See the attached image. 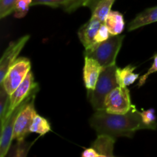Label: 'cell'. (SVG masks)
I'll list each match as a JSON object with an SVG mask.
<instances>
[{
	"label": "cell",
	"instance_id": "obj_13",
	"mask_svg": "<svg viewBox=\"0 0 157 157\" xmlns=\"http://www.w3.org/2000/svg\"><path fill=\"white\" fill-rule=\"evenodd\" d=\"M116 140L107 134H98L97 139L92 143L93 147L100 155V157H113V148Z\"/></svg>",
	"mask_w": 157,
	"mask_h": 157
},
{
	"label": "cell",
	"instance_id": "obj_23",
	"mask_svg": "<svg viewBox=\"0 0 157 157\" xmlns=\"http://www.w3.org/2000/svg\"><path fill=\"white\" fill-rule=\"evenodd\" d=\"M17 0H0V18H3L15 10Z\"/></svg>",
	"mask_w": 157,
	"mask_h": 157
},
{
	"label": "cell",
	"instance_id": "obj_1",
	"mask_svg": "<svg viewBox=\"0 0 157 157\" xmlns=\"http://www.w3.org/2000/svg\"><path fill=\"white\" fill-rule=\"evenodd\" d=\"M89 122L98 134H107L113 137L132 138L137 130L147 129L135 106L130 111L124 114L110 113L105 110H97Z\"/></svg>",
	"mask_w": 157,
	"mask_h": 157
},
{
	"label": "cell",
	"instance_id": "obj_12",
	"mask_svg": "<svg viewBox=\"0 0 157 157\" xmlns=\"http://www.w3.org/2000/svg\"><path fill=\"white\" fill-rule=\"evenodd\" d=\"M93 0H32V6L43 5L52 8H61L67 12L75 11L81 6H87Z\"/></svg>",
	"mask_w": 157,
	"mask_h": 157
},
{
	"label": "cell",
	"instance_id": "obj_6",
	"mask_svg": "<svg viewBox=\"0 0 157 157\" xmlns=\"http://www.w3.org/2000/svg\"><path fill=\"white\" fill-rule=\"evenodd\" d=\"M35 95L28 100L20 110L15 121L13 132V140L17 141L25 140L26 136L31 133L30 127L34 117L36 116V110L35 108Z\"/></svg>",
	"mask_w": 157,
	"mask_h": 157
},
{
	"label": "cell",
	"instance_id": "obj_25",
	"mask_svg": "<svg viewBox=\"0 0 157 157\" xmlns=\"http://www.w3.org/2000/svg\"><path fill=\"white\" fill-rule=\"evenodd\" d=\"M110 36L111 35H110L108 29L106 26V25L104 23H102L101 28L99 29L96 36H95V41H96V43L102 42V41L108 39Z\"/></svg>",
	"mask_w": 157,
	"mask_h": 157
},
{
	"label": "cell",
	"instance_id": "obj_9",
	"mask_svg": "<svg viewBox=\"0 0 157 157\" xmlns=\"http://www.w3.org/2000/svg\"><path fill=\"white\" fill-rule=\"evenodd\" d=\"M35 96V95H34ZM33 97V96H32ZM29 98V99H30ZM28 99V100H29ZM27 100V101H28ZM27 101L21 104L19 107H17L12 113V114L6 118L2 123H1L2 130H1V138H0V156L4 157L8 154L12 146V142L13 140V132L15 127L16 117L19 113L20 110L22 107L23 104Z\"/></svg>",
	"mask_w": 157,
	"mask_h": 157
},
{
	"label": "cell",
	"instance_id": "obj_7",
	"mask_svg": "<svg viewBox=\"0 0 157 157\" xmlns=\"http://www.w3.org/2000/svg\"><path fill=\"white\" fill-rule=\"evenodd\" d=\"M38 89L39 88H38V83L35 81L33 73L30 71V72L26 76L25 79L10 95V103H9V107L5 120L9 117L12 114V112L17 107H19L22 103H24L34 95H36Z\"/></svg>",
	"mask_w": 157,
	"mask_h": 157
},
{
	"label": "cell",
	"instance_id": "obj_18",
	"mask_svg": "<svg viewBox=\"0 0 157 157\" xmlns=\"http://www.w3.org/2000/svg\"><path fill=\"white\" fill-rule=\"evenodd\" d=\"M51 130V124L47 119L38 114L34 117L30 127L31 133H38L40 136H44Z\"/></svg>",
	"mask_w": 157,
	"mask_h": 157
},
{
	"label": "cell",
	"instance_id": "obj_5",
	"mask_svg": "<svg viewBox=\"0 0 157 157\" xmlns=\"http://www.w3.org/2000/svg\"><path fill=\"white\" fill-rule=\"evenodd\" d=\"M31 61L27 58H18L8 71L2 82L5 89L9 95L25 79L31 71Z\"/></svg>",
	"mask_w": 157,
	"mask_h": 157
},
{
	"label": "cell",
	"instance_id": "obj_26",
	"mask_svg": "<svg viewBox=\"0 0 157 157\" xmlns=\"http://www.w3.org/2000/svg\"><path fill=\"white\" fill-rule=\"evenodd\" d=\"M81 156L83 157H100V155L98 154V152L93 148V147H90V148L85 149L81 153Z\"/></svg>",
	"mask_w": 157,
	"mask_h": 157
},
{
	"label": "cell",
	"instance_id": "obj_10",
	"mask_svg": "<svg viewBox=\"0 0 157 157\" xmlns=\"http://www.w3.org/2000/svg\"><path fill=\"white\" fill-rule=\"evenodd\" d=\"M103 67L94 58L84 56V65L83 68V80L87 91H91L96 87Z\"/></svg>",
	"mask_w": 157,
	"mask_h": 157
},
{
	"label": "cell",
	"instance_id": "obj_4",
	"mask_svg": "<svg viewBox=\"0 0 157 157\" xmlns=\"http://www.w3.org/2000/svg\"><path fill=\"white\" fill-rule=\"evenodd\" d=\"M133 107L130 90L127 87H117L107 95L104 101V110L110 113L124 114L130 111Z\"/></svg>",
	"mask_w": 157,
	"mask_h": 157
},
{
	"label": "cell",
	"instance_id": "obj_24",
	"mask_svg": "<svg viewBox=\"0 0 157 157\" xmlns=\"http://www.w3.org/2000/svg\"><path fill=\"white\" fill-rule=\"evenodd\" d=\"M157 72V53L154 55L153 57V62L152 64V66L150 67L147 72L146 74H144L143 76H141L140 78H139V83H138V87H140L145 84V82L147 81V78L150 76V75L153 73H156Z\"/></svg>",
	"mask_w": 157,
	"mask_h": 157
},
{
	"label": "cell",
	"instance_id": "obj_21",
	"mask_svg": "<svg viewBox=\"0 0 157 157\" xmlns=\"http://www.w3.org/2000/svg\"><path fill=\"white\" fill-rule=\"evenodd\" d=\"M143 123L147 126L148 130H156L157 127L156 117L155 114V110L153 108L147 110H143L140 112Z\"/></svg>",
	"mask_w": 157,
	"mask_h": 157
},
{
	"label": "cell",
	"instance_id": "obj_15",
	"mask_svg": "<svg viewBox=\"0 0 157 157\" xmlns=\"http://www.w3.org/2000/svg\"><path fill=\"white\" fill-rule=\"evenodd\" d=\"M115 1L116 0H93L87 6L91 9V17L104 22Z\"/></svg>",
	"mask_w": 157,
	"mask_h": 157
},
{
	"label": "cell",
	"instance_id": "obj_3",
	"mask_svg": "<svg viewBox=\"0 0 157 157\" xmlns=\"http://www.w3.org/2000/svg\"><path fill=\"white\" fill-rule=\"evenodd\" d=\"M124 39V35H111L106 41L97 43L90 48L85 50L84 56L95 59L103 67L114 65Z\"/></svg>",
	"mask_w": 157,
	"mask_h": 157
},
{
	"label": "cell",
	"instance_id": "obj_11",
	"mask_svg": "<svg viewBox=\"0 0 157 157\" xmlns=\"http://www.w3.org/2000/svg\"><path fill=\"white\" fill-rule=\"evenodd\" d=\"M102 23L100 20L91 17L85 24L83 25L78 30V38L85 50L90 48L96 44L95 36L101 28Z\"/></svg>",
	"mask_w": 157,
	"mask_h": 157
},
{
	"label": "cell",
	"instance_id": "obj_2",
	"mask_svg": "<svg viewBox=\"0 0 157 157\" xmlns=\"http://www.w3.org/2000/svg\"><path fill=\"white\" fill-rule=\"evenodd\" d=\"M117 69L116 64L103 67L95 88L91 91H87L90 102L94 110H104V101L107 95L112 90L119 87L117 79Z\"/></svg>",
	"mask_w": 157,
	"mask_h": 157
},
{
	"label": "cell",
	"instance_id": "obj_14",
	"mask_svg": "<svg viewBox=\"0 0 157 157\" xmlns=\"http://www.w3.org/2000/svg\"><path fill=\"white\" fill-rule=\"evenodd\" d=\"M156 21H157V6H154L138 14L129 24L128 31L131 32Z\"/></svg>",
	"mask_w": 157,
	"mask_h": 157
},
{
	"label": "cell",
	"instance_id": "obj_8",
	"mask_svg": "<svg viewBox=\"0 0 157 157\" xmlns=\"http://www.w3.org/2000/svg\"><path fill=\"white\" fill-rule=\"evenodd\" d=\"M29 38L30 35H24L16 41L11 42L6 49L0 60V83L2 82L8 71L12 64L18 59V55L28 42Z\"/></svg>",
	"mask_w": 157,
	"mask_h": 157
},
{
	"label": "cell",
	"instance_id": "obj_16",
	"mask_svg": "<svg viewBox=\"0 0 157 157\" xmlns=\"http://www.w3.org/2000/svg\"><path fill=\"white\" fill-rule=\"evenodd\" d=\"M104 23L108 29L110 35H121L125 26L124 15L117 11H110Z\"/></svg>",
	"mask_w": 157,
	"mask_h": 157
},
{
	"label": "cell",
	"instance_id": "obj_22",
	"mask_svg": "<svg viewBox=\"0 0 157 157\" xmlns=\"http://www.w3.org/2000/svg\"><path fill=\"white\" fill-rule=\"evenodd\" d=\"M32 6V0H17L14 10V16L17 18H24Z\"/></svg>",
	"mask_w": 157,
	"mask_h": 157
},
{
	"label": "cell",
	"instance_id": "obj_20",
	"mask_svg": "<svg viewBox=\"0 0 157 157\" xmlns=\"http://www.w3.org/2000/svg\"><path fill=\"white\" fill-rule=\"evenodd\" d=\"M30 143H26L25 140L17 141V144L13 147L11 146L9 149V156H26L29 153L30 147H32Z\"/></svg>",
	"mask_w": 157,
	"mask_h": 157
},
{
	"label": "cell",
	"instance_id": "obj_19",
	"mask_svg": "<svg viewBox=\"0 0 157 157\" xmlns=\"http://www.w3.org/2000/svg\"><path fill=\"white\" fill-rule=\"evenodd\" d=\"M10 103V95L7 93L2 84H0V117L1 123L5 120Z\"/></svg>",
	"mask_w": 157,
	"mask_h": 157
},
{
	"label": "cell",
	"instance_id": "obj_17",
	"mask_svg": "<svg viewBox=\"0 0 157 157\" xmlns=\"http://www.w3.org/2000/svg\"><path fill=\"white\" fill-rule=\"evenodd\" d=\"M136 67L133 65H127L124 68L117 69V79L120 87H127L133 84L140 78L139 74H135Z\"/></svg>",
	"mask_w": 157,
	"mask_h": 157
}]
</instances>
